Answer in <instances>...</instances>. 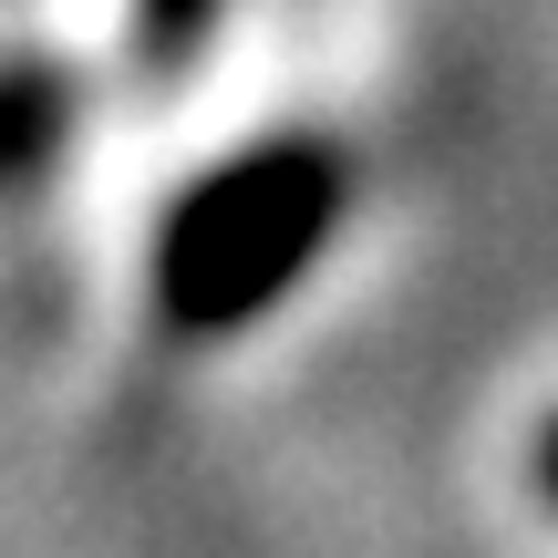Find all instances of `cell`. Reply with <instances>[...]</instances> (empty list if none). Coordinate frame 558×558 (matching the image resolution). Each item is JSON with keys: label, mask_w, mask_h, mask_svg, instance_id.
Segmentation results:
<instances>
[{"label": "cell", "mask_w": 558, "mask_h": 558, "mask_svg": "<svg viewBox=\"0 0 558 558\" xmlns=\"http://www.w3.org/2000/svg\"><path fill=\"white\" fill-rule=\"evenodd\" d=\"M352 156L320 124H279L207 156L145 239V311L166 341H239L269 320L352 218Z\"/></svg>", "instance_id": "obj_1"}, {"label": "cell", "mask_w": 558, "mask_h": 558, "mask_svg": "<svg viewBox=\"0 0 558 558\" xmlns=\"http://www.w3.org/2000/svg\"><path fill=\"white\" fill-rule=\"evenodd\" d=\"M52 135H62V83L41 62L32 73H0V177H32Z\"/></svg>", "instance_id": "obj_2"}, {"label": "cell", "mask_w": 558, "mask_h": 558, "mask_svg": "<svg viewBox=\"0 0 558 558\" xmlns=\"http://www.w3.org/2000/svg\"><path fill=\"white\" fill-rule=\"evenodd\" d=\"M218 32V0H135V52L145 62H197Z\"/></svg>", "instance_id": "obj_3"}, {"label": "cell", "mask_w": 558, "mask_h": 558, "mask_svg": "<svg viewBox=\"0 0 558 558\" xmlns=\"http://www.w3.org/2000/svg\"><path fill=\"white\" fill-rule=\"evenodd\" d=\"M527 476H538V497H548V518H558V414L538 424V445H527Z\"/></svg>", "instance_id": "obj_4"}]
</instances>
